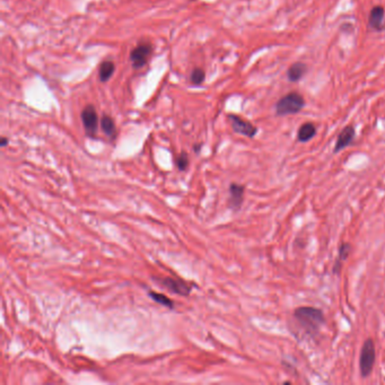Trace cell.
I'll return each instance as SVG.
<instances>
[{"label":"cell","instance_id":"cell-13","mask_svg":"<svg viewBox=\"0 0 385 385\" xmlns=\"http://www.w3.org/2000/svg\"><path fill=\"white\" fill-rule=\"evenodd\" d=\"M316 135V128L312 122H306L301 126L297 132V138L301 142H307Z\"/></svg>","mask_w":385,"mask_h":385},{"label":"cell","instance_id":"cell-19","mask_svg":"<svg viewBox=\"0 0 385 385\" xmlns=\"http://www.w3.org/2000/svg\"><path fill=\"white\" fill-rule=\"evenodd\" d=\"M7 143H8V139L5 138V137H2V138H1V146H2V147H5V146L7 145Z\"/></svg>","mask_w":385,"mask_h":385},{"label":"cell","instance_id":"cell-15","mask_svg":"<svg viewBox=\"0 0 385 385\" xmlns=\"http://www.w3.org/2000/svg\"><path fill=\"white\" fill-rule=\"evenodd\" d=\"M115 70V66L112 61H103L101 63L99 69V78L102 82H108L112 77Z\"/></svg>","mask_w":385,"mask_h":385},{"label":"cell","instance_id":"cell-17","mask_svg":"<svg viewBox=\"0 0 385 385\" xmlns=\"http://www.w3.org/2000/svg\"><path fill=\"white\" fill-rule=\"evenodd\" d=\"M205 77H206V75H205V71H203V69H201V68H195V69L192 70L190 79H191L192 84L199 85V84H201L203 81H205Z\"/></svg>","mask_w":385,"mask_h":385},{"label":"cell","instance_id":"cell-16","mask_svg":"<svg viewBox=\"0 0 385 385\" xmlns=\"http://www.w3.org/2000/svg\"><path fill=\"white\" fill-rule=\"evenodd\" d=\"M148 295L153 301L157 302L158 304L164 305V306L168 307V308H174V302H173L171 298H168L166 295H163V294H160V293H156V292H149Z\"/></svg>","mask_w":385,"mask_h":385},{"label":"cell","instance_id":"cell-3","mask_svg":"<svg viewBox=\"0 0 385 385\" xmlns=\"http://www.w3.org/2000/svg\"><path fill=\"white\" fill-rule=\"evenodd\" d=\"M375 357L376 353L374 341H373V339L368 338L363 343L359 357V369L363 377H367L372 373L375 363Z\"/></svg>","mask_w":385,"mask_h":385},{"label":"cell","instance_id":"cell-12","mask_svg":"<svg viewBox=\"0 0 385 385\" xmlns=\"http://www.w3.org/2000/svg\"><path fill=\"white\" fill-rule=\"evenodd\" d=\"M307 67L303 62H295L289 67V69L287 70V77L290 82H295L304 76L306 74Z\"/></svg>","mask_w":385,"mask_h":385},{"label":"cell","instance_id":"cell-9","mask_svg":"<svg viewBox=\"0 0 385 385\" xmlns=\"http://www.w3.org/2000/svg\"><path fill=\"white\" fill-rule=\"evenodd\" d=\"M355 136H356V131H355V128L353 126H347L343 128L338 136L333 152L339 153L343 148L348 147L355 139Z\"/></svg>","mask_w":385,"mask_h":385},{"label":"cell","instance_id":"cell-7","mask_svg":"<svg viewBox=\"0 0 385 385\" xmlns=\"http://www.w3.org/2000/svg\"><path fill=\"white\" fill-rule=\"evenodd\" d=\"M163 286H165L168 290H171L172 293L177 294V295H182L187 296L191 293V286L188 285L187 282H184L183 280H180V279H174L171 277L163 278L161 280Z\"/></svg>","mask_w":385,"mask_h":385},{"label":"cell","instance_id":"cell-14","mask_svg":"<svg viewBox=\"0 0 385 385\" xmlns=\"http://www.w3.org/2000/svg\"><path fill=\"white\" fill-rule=\"evenodd\" d=\"M100 123H101V129L103 130V132L108 136V137H111V138L115 137L116 128H115V123L113 121L111 116L103 115L102 116Z\"/></svg>","mask_w":385,"mask_h":385},{"label":"cell","instance_id":"cell-8","mask_svg":"<svg viewBox=\"0 0 385 385\" xmlns=\"http://www.w3.org/2000/svg\"><path fill=\"white\" fill-rule=\"evenodd\" d=\"M244 192H245V187L243 184L239 183H232L229 186V207L233 210H239L242 207L243 200H244Z\"/></svg>","mask_w":385,"mask_h":385},{"label":"cell","instance_id":"cell-11","mask_svg":"<svg viewBox=\"0 0 385 385\" xmlns=\"http://www.w3.org/2000/svg\"><path fill=\"white\" fill-rule=\"evenodd\" d=\"M350 250H352V245H350L349 243L343 242L340 244V247H339L338 259L335 260V262L333 264V269H332V273H333L334 275L340 274L342 262L346 261V260L348 259V256L350 254Z\"/></svg>","mask_w":385,"mask_h":385},{"label":"cell","instance_id":"cell-18","mask_svg":"<svg viewBox=\"0 0 385 385\" xmlns=\"http://www.w3.org/2000/svg\"><path fill=\"white\" fill-rule=\"evenodd\" d=\"M176 164H177V167H179L180 171H184L188 166H189V157H188V154L187 153H181V155L177 158L176 161Z\"/></svg>","mask_w":385,"mask_h":385},{"label":"cell","instance_id":"cell-1","mask_svg":"<svg viewBox=\"0 0 385 385\" xmlns=\"http://www.w3.org/2000/svg\"><path fill=\"white\" fill-rule=\"evenodd\" d=\"M294 318L312 337L319 333L321 327L326 322V316L322 309L312 306L297 307L294 311Z\"/></svg>","mask_w":385,"mask_h":385},{"label":"cell","instance_id":"cell-5","mask_svg":"<svg viewBox=\"0 0 385 385\" xmlns=\"http://www.w3.org/2000/svg\"><path fill=\"white\" fill-rule=\"evenodd\" d=\"M153 52V47L149 43H142L136 47L130 54V59L135 68H141L148 61Z\"/></svg>","mask_w":385,"mask_h":385},{"label":"cell","instance_id":"cell-2","mask_svg":"<svg viewBox=\"0 0 385 385\" xmlns=\"http://www.w3.org/2000/svg\"><path fill=\"white\" fill-rule=\"evenodd\" d=\"M305 101L304 97L300 93L292 92L287 95L282 96L275 104V113L278 115H289L296 114L301 112L304 108Z\"/></svg>","mask_w":385,"mask_h":385},{"label":"cell","instance_id":"cell-4","mask_svg":"<svg viewBox=\"0 0 385 385\" xmlns=\"http://www.w3.org/2000/svg\"><path fill=\"white\" fill-rule=\"evenodd\" d=\"M228 120L229 122H231L233 130L235 131L236 134L243 135L248 138H253L256 135V132H258V129H256L255 126H253L251 122L247 121V120H244L243 118H241L239 115L229 114Z\"/></svg>","mask_w":385,"mask_h":385},{"label":"cell","instance_id":"cell-10","mask_svg":"<svg viewBox=\"0 0 385 385\" xmlns=\"http://www.w3.org/2000/svg\"><path fill=\"white\" fill-rule=\"evenodd\" d=\"M385 16V10L382 6H375L369 14V25L376 31H381L383 28V22Z\"/></svg>","mask_w":385,"mask_h":385},{"label":"cell","instance_id":"cell-6","mask_svg":"<svg viewBox=\"0 0 385 385\" xmlns=\"http://www.w3.org/2000/svg\"><path fill=\"white\" fill-rule=\"evenodd\" d=\"M82 121L87 135L94 136L99 129V115L94 107L88 105L82 112Z\"/></svg>","mask_w":385,"mask_h":385}]
</instances>
